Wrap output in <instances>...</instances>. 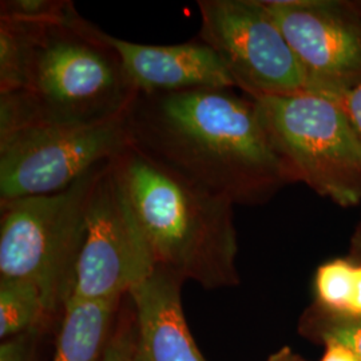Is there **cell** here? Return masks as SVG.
Segmentation results:
<instances>
[{
  "mask_svg": "<svg viewBox=\"0 0 361 361\" xmlns=\"http://www.w3.org/2000/svg\"><path fill=\"white\" fill-rule=\"evenodd\" d=\"M123 122L131 147L233 205H262L293 183L256 102L233 89L141 94Z\"/></svg>",
  "mask_w": 361,
  "mask_h": 361,
  "instance_id": "6da1fadb",
  "label": "cell"
},
{
  "mask_svg": "<svg viewBox=\"0 0 361 361\" xmlns=\"http://www.w3.org/2000/svg\"><path fill=\"white\" fill-rule=\"evenodd\" d=\"M27 23L23 80L0 95V135L37 125H95L126 111L137 91L102 28L78 13L66 23Z\"/></svg>",
  "mask_w": 361,
  "mask_h": 361,
  "instance_id": "7a4b0ae2",
  "label": "cell"
},
{
  "mask_svg": "<svg viewBox=\"0 0 361 361\" xmlns=\"http://www.w3.org/2000/svg\"><path fill=\"white\" fill-rule=\"evenodd\" d=\"M157 265L207 289L240 283L234 205L128 146L111 161Z\"/></svg>",
  "mask_w": 361,
  "mask_h": 361,
  "instance_id": "3957f363",
  "label": "cell"
},
{
  "mask_svg": "<svg viewBox=\"0 0 361 361\" xmlns=\"http://www.w3.org/2000/svg\"><path fill=\"white\" fill-rule=\"evenodd\" d=\"M109 162L63 192L0 202V279L35 285L47 314L73 296L91 194Z\"/></svg>",
  "mask_w": 361,
  "mask_h": 361,
  "instance_id": "277c9868",
  "label": "cell"
},
{
  "mask_svg": "<svg viewBox=\"0 0 361 361\" xmlns=\"http://www.w3.org/2000/svg\"><path fill=\"white\" fill-rule=\"evenodd\" d=\"M293 182L341 207L361 202V140L334 99L313 92L253 99Z\"/></svg>",
  "mask_w": 361,
  "mask_h": 361,
  "instance_id": "5b68a950",
  "label": "cell"
},
{
  "mask_svg": "<svg viewBox=\"0 0 361 361\" xmlns=\"http://www.w3.org/2000/svg\"><path fill=\"white\" fill-rule=\"evenodd\" d=\"M123 114L87 126H27L0 135V202L68 189L129 146Z\"/></svg>",
  "mask_w": 361,
  "mask_h": 361,
  "instance_id": "8992f818",
  "label": "cell"
},
{
  "mask_svg": "<svg viewBox=\"0 0 361 361\" xmlns=\"http://www.w3.org/2000/svg\"><path fill=\"white\" fill-rule=\"evenodd\" d=\"M198 39L252 99L308 92L307 79L264 0H200Z\"/></svg>",
  "mask_w": 361,
  "mask_h": 361,
  "instance_id": "52a82bcc",
  "label": "cell"
},
{
  "mask_svg": "<svg viewBox=\"0 0 361 361\" xmlns=\"http://www.w3.org/2000/svg\"><path fill=\"white\" fill-rule=\"evenodd\" d=\"M111 161L91 194L71 298L121 300L157 268L153 250Z\"/></svg>",
  "mask_w": 361,
  "mask_h": 361,
  "instance_id": "ba28073f",
  "label": "cell"
},
{
  "mask_svg": "<svg viewBox=\"0 0 361 361\" xmlns=\"http://www.w3.org/2000/svg\"><path fill=\"white\" fill-rule=\"evenodd\" d=\"M308 92L340 101L361 83V0H264Z\"/></svg>",
  "mask_w": 361,
  "mask_h": 361,
  "instance_id": "9c48e42d",
  "label": "cell"
},
{
  "mask_svg": "<svg viewBox=\"0 0 361 361\" xmlns=\"http://www.w3.org/2000/svg\"><path fill=\"white\" fill-rule=\"evenodd\" d=\"M116 50L137 92L158 94L194 89H235L216 51L201 39L171 46L140 44L102 31Z\"/></svg>",
  "mask_w": 361,
  "mask_h": 361,
  "instance_id": "30bf717a",
  "label": "cell"
},
{
  "mask_svg": "<svg viewBox=\"0 0 361 361\" xmlns=\"http://www.w3.org/2000/svg\"><path fill=\"white\" fill-rule=\"evenodd\" d=\"M182 279L157 265L129 293L137 317V338L130 361H207L186 323Z\"/></svg>",
  "mask_w": 361,
  "mask_h": 361,
  "instance_id": "8fae6325",
  "label": "cell"
},
{
  "mask_svg": "<svg viewBox=\"0 0 361 361\" xmlns=\"http://www.w3.org/2000/svg\"><path fill=\"white\" fill-rule=\"evenodd\" d=\"M119 300L70 298L52 361H101Z\"/></svg>",
  "mask_w": 361,
  "mask_h": 361,
  "instance_id": "7c38bea8",
  "label": "cell"
},
{
  "mask_svg": "<svg viewBox=\"0 0 361 361\" xmlns=\"http://www.w3.org/2000/svg\"><path fill=\"white\" fill-rule=\"evenodd\" d=\"M47 316L38 288L25 280L0 279V337L23 335Z\"/></svg>",
  "mask_w": 361,
  "mask_h": 361,
  "instance_id": "4fadbf2b",
  "label": "cell"
},
{
  "mask_svg": "<svg viewBox=\"0 0 361 361\" xmlns=\"http://www.w3.org/2000/svg\"><path fill=\"white\" fill-rule=\"evenodd\" d=\"M356 262L349 257L325 261L314 274V296L320 312L347 316L353 296Z\"/></svg>",
  "mask_w": 361,
  "mask_h": 361,
  "instance_id": "5bb4252c",
  "label": "cell"
},
{
  "mask_svg": "<svg viewBox=\"0 0 361 361\" xmlns=\"http://www.w3.org/2000/svg\"><path fill=\"white\" fill-rule=\"evenodd\" d=\"M75 13L74 3L67 0H3L0 3V18L26 22L66 23Z\"/></svg>",
  "mask_w": 361,
  "mask_h": 361,
  "instance_id": "9a60e30c",
  "label": "cell"
},
{
  "mask_svg": "<svg viewBox=\"0 0 361 361\" xmlns=\"http://www.w3.org/2000/svg\"><path fill=\"white\" fill-rule=\"evenodd\" d=\"M322 338L324 343L336 341L352 349L361 359V317L331 316L320 312Z\"/></svg>",
  "mask_w": 361,
  "mask_h": 361,
  "instance_id": "2e32d148",
  "label": "cell"
},
{
  "mask_svg": "<svg viewBox=\"0 0 361 361\" xmlns=\"http://www.w3.org/2000/svg\"><path fill=\"white\" fill-rule=\"evenodd\" d=\"M0 361H34L26 338H10L0 347Z\"/></svg>",
  "mask_w": 361,
  "mask_h": 361,
  "instance_id": "e0dca14e",
  "label": "cell"
},
{
  "mask_svg": "<svg viewBox=\"0 0 361 361\" xmlns=\"http://www.w3.org/2000/svg\"><path fill=\"white\" fill-rule=\"evenodd\" d=\"M133 341L125 334L116 336L106 344L104 356L101 361H130L131 360Z\"/></svg>",
  "mask_w": 361,
  "mask_h": 361,
  "instance_id": "ac0fdd59",
  "label": "cell"
},
{
  "mask_svg": "<svg viewBox=\"0 0 361 361\" xmlns=\"http://www.w3.org/2000/svg\"><path fill=\"white\" fill-rule=\"evenodd\" d=\"M337 104H341V107L345 110L361 140V83L344 98L337 101Z\"/></svg>",
  "mask_w": 361,
  "mask_h": 361,
  "instance_id": "d6986e66",
  "label": "cell"
},
{
  "mask_svg": "<svg viewBox=\"0 0 361 361\" xmlns=\"http://www.w3.org/2000/svg\"><path fill=\"white\" fill-rule=\"evenodd\" d=\"M322 361H361V359L348 347L336 341H326Z\"/></svg>",
  "mask_w": 361,
  "mask_h": 361,
  "instance_id": "ffe728a7",
  "label": "cell"
},
{
  "mask_svg": "<svg viewBox=\"0 0 361 361\" xmlns=\"http://www.w3.org/2000/svg\"><path fill=\"white\" fill-rule=\"evenodd\" d=\"M344 317H361V264L359 262H356V276L350 308L348 314Z\"/></svg>",
  "mask_w": 361,
  "mask_h": 361,
  "instance_id": "44dd1931",
  "label": "cell"
},
{
  "mask_svg": "<svg viewBox=\"0 0 361 361\" xmlns=\"http://www.w3.org/2000/svg\"><path fill=\"white\" fill-rule=\"evenodd\" d=\"M348 257L353 259L355 262L361 264V219L350 237Z\"/></svg>",
  "mask_w": 361,
  "mask_h": 361,
  "instance_id": "7402d4cb",
  "label": "cell"
},
{
  "mask_svg": "<svg viewBox=\"0 0 361 361\" xmlns=\"http://www.w3.org/2000/svg\"><path fill=\"white\" fill-rule=\"evenodd\" d=\"M268 361H295V357L292 356V353H290L289 349H283V350H280L279 353L273 355Z\"/></svg>",
  "mask_w": 361,
  "mask_h": 361,
  "instance_id": "603a6c76",
  "label": "cell"
}]
</instances>
